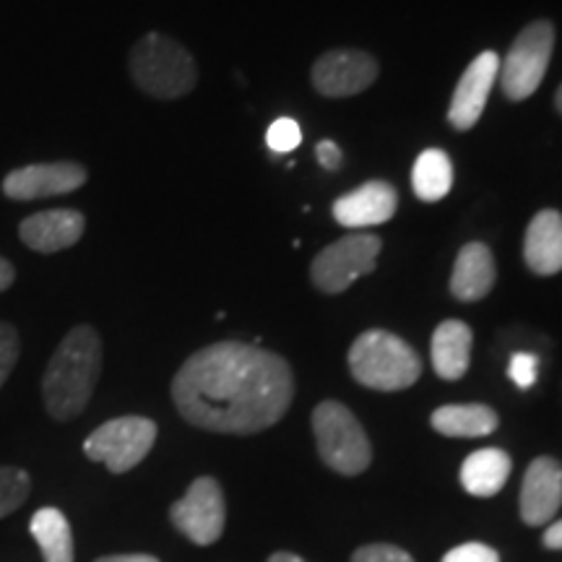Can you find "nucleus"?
Masks as SVG:
<instances>
[{
  "label": "nucleus",
  "mask_w": 562,
  "mask_h": 562,
  "mask_svg": "<svg viewBox=\"0 0 562 562\" xmlns=\"http://www.w3.org/2000/svg\"><path fill=\"white\" fill-rule=\"evenodd\" d=\"M497 76H501V58L492 50L476 55L472 66L463 70L459 83H456L451 108H448V121L456 131L474 128Z\"/></svg>",
  "instance_id": "obj_12"
},
{
  "label": "nucleus",
  "mask_w": 562,
  "mask_h": 562,
  "mask_svg": "<svg viewBox=\"0 0 562 562\" xmlns=\"http://www.w3.org/2000/svg\"><path fill=\"white\" fill-rule=\"evenodd\" d=\"M131 79L154 100H180L199 81L193 55L167 34H144L128 55Z\"/></svg>",
  "instance_id": "obj_3"
},
{
  "label": "nucleus",
  "mask_w": 562,
  "mask_h": 562,
  "mask_svg": "<svg viewBox=\"0 0 562 562\" xmlns=\"http://www.w3.org/2000/svg\"><path fill=\"white\" fill-rule=\"evenodd\" d=\"M349 370L372 391H404L419 381L422 362L409 344L381 328L364 331L349 349Z\"/></svg>",
  "instance_id": "obj_4"
},
{
  "label": "nucleus",
  "mask_w": 562,
  "mask_h": 562,
  "mask_svg": "<svg viewBox=\"0 0 562 562\" xmlns=\"http://www.w3.org/2000/svg\"><path fill=\"white\" fill-rule=\"evenodd\" d=\"M562 505V463L552 456H539L526 469L521 484V518L526 526H544L558 516Z\"/></svg>",
  "instance_id": "obj_13"
},
{
  "label": "nucleus",
  "mask_w": 562,
  "mask_h": 562,
  "mask_svg": "<svg viewBox=\"0 0 562 562\" xmlns=\"http://www.w3.org/2000/svg\"><path fill=\"white\" fill-rule=\"evenodd\" d=\"M97 562H159L151 554H110V558H100Z\"/></svg>",
  "instance_id": "obj_32"
},
{
  "label": "nucleus",
  "mask_w": 562,
  "mask_h": 562,
  "mask_svg": "<svg viewBox=\"0 0 562 562\" xmlns=\"http://www.w3.org/2000/svg\"><path fill=\"white\" fill-rule=\"evenodd\" d=\"M157 442V425L146 417H117L104 422L83 440L89 461L104 463L112 474L136 469Z\"/></svg>",
  "instance_id": "obj_6"
},
{
  "label": "nucleus",
  "mask_w": 562,
  "mask_h": 562,
  "mask_svg": "<svg viewBox=\"0 0 562 562\" xmlns=\"http://www.w3.org/2000/svg\"><path fill=\"white\" fill-rule=\"evenodd\" d=\"M378 79V63L362 50H328L313 66V87L323 97H355Z\"/></svg>",
  "instance_id": "obj_11"
},
{
  "label": "nucleus",
  "mask_w": 562,
  "mask_h": 562,
  "mask_svg": "<svg viewBox=\"0 0 562 562\" xmlns=\"http://www.w3.org/2000/svg\"><path fill=\"white\" fill-rule=\"evenodd\" d=\"M313 435L323 463L344 476H357L370 467L372 448L362 425L347 406L323 402L313 409Z\"/></svg>",
  "instance_id": "obj_5"
},
{
  "label": "nucleus",
  "mask_w": 562,
  "mask_h": 562,
  "mask_svg": "<svg viewBox=\"0 0 562 562\" xmlns=\"http://www.w3.org/2000/svg\"><path fill=\"white\" fill-rule=\"evenodd\" d=\"M351 562H414L412 554L393 544H368L351 554Z\"/></svg>",
  "instance_id": "obj_27"
},
{
  "label": "nucleus",
  "mask_w": 562,
  "mask_h": 562,
  "mask_svg": "<svg viewBox=\"0 0 562 562\" xmlns=\"http://www.w3.org/2000/svg\"><path fill=\"white\" fill-rule=\"evenodd\" d=\"M453 186V167L446 151L440 149H427L422 151L417 161H414L412 172V188L417 193V199L435 203L442 201Z\"/></svg>",
  "instance_id": "obj_22"
},
{
  "label": "nucleus",
  "mask_w": 562,
  "mask_h": 562,
  "mask_svg": "<svg viewBox=\"0 0 562 562\" xmlns=\"http://www.w3.org/2000/svg\"><path fill=\"white\" fill-rule=\"evenodd\" d=\"M508 375L510 381L518 385V389H531L533 383H537V375H539V360L537 355H531V351H518V355L510 357V364H508Z\"/></svg>",
  "instance_id": "obj_26"
},
{
  "label": "nucleus",
  "mask_w": 562,
  "mask_h": 562,
  "mask_svg": "<svg viewBox=\"0 0 562 562\" xmlns=\"http://www.w3.org/2000/svg\"><path fill=\"white\" fill-rule=\"evenodd\" d=\"M30 490H32V482L24 469L0 467V518H5L13 510H19L26 497H30Z\"/></svg>",
  "instance_id": "obj_23"
},
{
  "label": "nucleus",
  "mask_w": 562,
  "mask_h": 562,
  "mask_svg": "<svg viewBox=\"0 0 562 562\" xmlns=\"http://www.w3.org/2000/svg\"><path fill=\"white\" fill-rule=\"evenodd\" d=\"M102 372V339L81 323L63 336L42 375V398L53 419H76L87 409Z\"/></svg>",
  "instance_id": "obj_2"
},
{
  "label": "nucleus",
  "mask_w": 562,
  "mask_h": 562,
  "mask_svg": "<svg viewBox=\"0 0 562 562\" xmlns=\"http://www.w3.org/2000/svg\"><path fill=\"white\" fill-rule=\"evenodd\" d=\"M526 266L539 277L562 271V214L544 209L533 216L524 237Z\"/></svg>",
  "instance_id": "obj_16"
},
{
  "label": "nucleus",
  "mask_w": 562,
  "mask_h": 562,
  "mask_svg": "<svg viewBox=\"0 0 562 562\" xmlns=\"http://www.w3.org/2000/svg\"><path fill=\"white\" fill-rule=\"evenodd\" d=\"M30 531L45 562H74V533L58 508H40L32 516Z\"/></svg>",
  "instance_id": "obj_21"
},
{
  "label": "nucleus",
  "mask_w": 562,
  "mask_h": 562,
  "mask_svg": "<svg viewBox=\"0 0 562 562\" xmlns=\"http://www.w3.org/2000/svg\"><path fill=\"white\" fill-rule=\"evenodd\" d=\"M442 562H501V554L487 544L469 542V544L453 547V550L442 558Z\"/></svg>",
  "instance_id": "obj_28"
},
{
  "label": "nucleus",
  "mask_w": 562,
  "mask_h": 562,
  "mask_svg": "<svg viewBox=\"0 0 562 562\" xmlns=\"http://www.w3.org/2000/svg\"><path fill=\"white\" fill-rule=\"evenodd\" d=\"M294 396L292 368L256 344L220 341L182 362L172 402L193 427L222 435L269 430Z\"/></svg>",
  "instance_id": "obj_1"
},
{
  "label": "nucleus",
  "mask_w": 562,
  "mask_h": 562,
  "mask_svg": "<svg viewBox=\"0 0 562 562\" xmlns=\"http://www.w3.org/2000/svg\"><path fill=\"white\" fill-rule=\"evenodd\" d=\"M554 108H558V112L562 115V87L558 89V94H554Z\"/></svg>",
  "instance_id": "obj_34"
},
{
  "label": "nucleus",
  "mask_w": 562,
  "mask_h": 562,
  "mask_svg": "<svg viewBox=\"0 0 562 562\" xmlns=\"http://www.w3.org/2000/svg\"><path fill=\"white\" fill-rule=\"evenodd\" d=\"M89 172L79 161H45V165H24L5 175L3 195L11 201H40L53 195L79 191Z\"/></svg>",
  "instance_id": "obj_10"
},
{
  "label": "nucleus",
  "mask_w": 562,
  "mask_h": 562,
  "mask_svg": "<svg viewBox=\"0 0 562 562\" xmlns=\"http://www.w3.org/2000/svg\"><path fill=\"white\" fill-rule=\"evenodd\" d=\"M383 240L375 235H347L318 252L311 266V279L321 292L339 294L347 292L357 279L375 271Z\"/></svg>",
  "instance_id": "obj_8"
},
{
  "label": "nucleus",
  "mask_w": 562,
  "mask_h": 562,
  "mask_svg": "<svg viewBox=\"0 0 562 562\" xmlns=\"http://www.w3.org/2000/svg\"><path fill=\"white\" fill-rule=\"evenodd\" d=\"M398 193L391 182L370 180L334 203V220L341 227L362 229L389 222L396 214Z\"/></svg>",
  "instance_id": "obj_15"
},
{
  "label": "nucleus",
  "mask_w": 562,
  "mask_h": 562,
  "mask_svg": "<svg viewBox=\"0 0 562 562\" xmlns=\"http://www.w3.org/2000/svg\"><path fill=\"white\" fill-rule=\"evenodd\" d=\"M21 355V341L19 331L11 326V323L0 321V389L9 381V375L16 368Z\"/></svg>",
  "instance_id": "obj_25"
},
{
  "label": "nucleus",
  "mask_w": 562,
  "mask_h": 562,
  "mask_svg": "<svg viewBox=\"0 0 562 562\" xmlns=\"http://www.w3.org/2000/svg\"><path fill=\"white\" fill-rule=\"evenodd\" d=\"M495 258L484 243H469L459 250L453 273H451V294L461 302H476L487 297L492 284H495Z\"/></svg>",
  "instance_id": "obj_17"
},
{
  "label": "nucleus",
  "mask_w": 562,
  "mask_h": 562,
  "mask_svg": "<svg viewBox=\"0 0 562 562\" xmlns=\"http://www.w3.org/2000/svg\"><path fill=\"white\" fill-rule=\"evenodd\" d=\"M544 547H547V550H562V518H560V521L547 526Z\"/></svg>",
  "instance_id": "obj_30"
},
{
  "label": "nucleus",
  "mask_w": 562,
  "mask_h": 562,
  "mask_svg": "<svg viewBox=\"0 0 562 562\" xmlns=\"http://www.w3.org/2000/svg\"><path fill=\"white\" fill-rule=\"evenodd\" d=\"M315 157H318L323 170H328V172L339 170L341 167V149L334 144V140H321L318 149H315Z\"/></svg>",
  "instance_id": "obj_29"
},
{
  "label": "nucleus",
  "mask_w": 562,
  "mask_h": 562,
  "mask_svg": "<svg viewBox=\"0 0 562 562\" xmlns=\"http://www.w3.org/2000/svg\"><path fill=\"white\" fill-rule=\"evenodd\" d=\"M510 476V456L501 448H482L461 463V487L474 497H492Z\"/></svg>",
  "instance_id": "obj_19"
},
{
  "label": "nucleus",
  "mask_w": 562,
  "mask_h": 562,
  "mask_svg": "<svg viewBox=\"0 0 562 562\" xmlns=\"http://www.w3.org/2000/svg\"><path fill=\"white\" fill-rule=\"evenodd\" d=\"M266 144L273 154H290L302 144V131L297 121L292 117H279L271 123L269 133H266Z\"/></svg>",
  "instance_id": "obj_24"
},
{
  "label": "nucleus",
  "mask_w": 562,
  "mask_h": 562,
  "mask_svg": "<svg viewBox=\"0 0 562 562\" xmlns=\"http://www.w3.org/2000/svg\"><path fill=\"white\" fill-rule=\"evenodd\" d=\"M432 368L442 381L467 375L472 357V328L463 321H442L432 334Z\"/></svg>",
  "instance_id": "obj_18"
},
{
  "label": "nucleus",
  "mask_w": 562,
  "mask_h": 562,
  "mask_svg": "<svg viewBox=\"0 0 562 562\" xmlns=\"http://www.w3.org/2000/svg\"><path fill=\"white\" fill-rule=\"evenodd\" d=\"M13 281H16V269H13V263L9 258L0 256V292L11 290Z\"/></svg>",
  "instance_id": "obj_31"
},
{
  "label": "nucleus",
  "mask_w": 562,
  "mask_h": 562,
  "mask_svg": "<svg viewBox=\"0 0 562 562\" xmlns=\"http://www.w3.org/2000/svg\"><path fill=\"white\" fill-rule=\"evenodd\" d=\"M269 562H305V560L297 558V554H292V552H277V554H271Z\"/></svg>",
  "instance_id": "obj_33"
},
{
  "label": "nucleus",
  "mask_w": 562,
  "mask_h": 562,
  "mask_svg": "<svg viewBox=\"0 0 562 562\" xmlns=\"http://www.w3.org/2000/svg\"><path fill=\"white\" fill-rule=\"evenodd\" d=\"M497 412L484 404H448L432 412L430 425L446 438H484L497 430Z\"/></svg>",
  "instance_id": "obj_20"
},
{
  "label": "nucleus",
  "mask_w": 562,
  "mask_h": 562,
  "mask_svg": "<svg viewBox=\"0 0 562 562\" xmlns=\"http://www.w3.org/2000/svg\"><path fill=\"white\" fill-rule=\"evenodd\" d=\"M170 518L182 537L193 544L209 547L220 542L227 508H224V492L214 476H199L186 495L170 508Z\"/></svg>",
  "instance_id": "obj_9"
},
{
  "label": "nucleus",
  "mask_w": 562,
  "mask_h": 562,
  "mask_svg": "<svg viewBox=\"0 0 562 562\" xmlns=\"http://www.w3.org/2000/svg\"><path fill=\"white\" fill-rule=\"evenodd\" d=\"M554 50V26L550 21H533L518 34L501 66L505 97L513 102L529 100L542 83Z\"/></svg>",
  "instance_id": "obj_7"
},
{
  "label": "nucleus",
  "mask_w": 562,
  "mask_h": 562,
  "mask_svg": "<svg viewBox=\"0 0 562 562\" xmlns=\"http://www.w3.org/2000/svg\"><path fill=\"white\" fill-rule=\"evenodd\" d=\"M87 232V220L76 209H47L26 216L19 224V237L26 248L42 256L74 248Z\"/></svg>",
  "instance_id": "obj_14"
}]
</instances>
